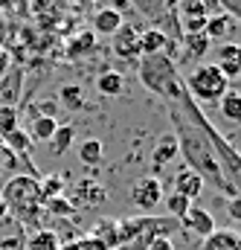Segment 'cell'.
<instances>
[{"instance_id":"cell-1","label":"cell","mask_w":241,"mask_h":250,"mask_svg":"<svg viewBox=\"0 0 241 250\" xmlns=\"http://www.w3.org/2000/svg\"><path fill=\"white\" fill-rule=\"evenodd\" d=\"M166 105L175 125L172 134L178 140V157L186 160V169H192L203 187L218 189L227 198L241 195V154L206 120L201 105L186 90Z\"/></svg>"},{"instance_id":"cell-2","label":"cell","mask_w":241,"mask_h":250,"mask_svg":"<svg viewBox=\"0 0 241 250\" xmlns=\"http://www.w3.org/2000/svg\"><path fill=\"white\" fill-rule=\"evenodd\" d=\"M137 76H140V84L148 93H154V96H160L166 102H175L186 90L181 73H178V64H175V59H169L166 53H160V56H142L137 62Z\"/></svg>"},{"instance_id":"cell-3","label":"cell","mask_w":241,"mask_h":250,"mask_svg":"<svg viewBox=\"0 0 241 250\" xmlns=\"http://www.w3.org/2000/svg\"><path fill=\"white\" fill-rule=\"evenodd\" d=\"M0 204L18 224H29L38 212H44L41 181L35 175H15V178H9L6 187L0 189Z\"/></svg>"},{"instance_id":"cell-4","label":"cell","mask_w":241,"mask_h":250,"mask_svg":"<svg viewBox=\"0 0 241 250\" xmlns=\"http://www.w3.org/2000/svg\"><path fill=\"white\" fill-rule=\"evenodd\" d=\"M181 227L175 218H154V215H140L114 224V248L120 250H145L157 236H166L169 230Z\"/></svg>"},{"instance_id":"cell-5","label":"cell","mask_w":241,"mask_h":250,"mask_svg":"<svg viewBox=\"0 0 241 250\" xmlns=\"http://www.w3.org/2000/svg\"><path fill=\"white\" fill-rule=\"evenodd\" d=\"M183 87L198 105H203V102H221V96L230 90V82L215 64H201L183 79Z\"/></svg>"},{"instance_id":"cell-6","label":"cell","mask_w":241,"mask_h":250,"mask_svg":"<svg viewBox=\"0 0 241 250\" xmlns=\"http://www.w3.org/2000/svg\"><path fill=\"white\" fill-rule=\"evenodd\" d=\"M163 181L157 175H145L140 178L134 187H131V204L140 209V212H154L160 204H163Z\"/></svg>"},{"instance_id":"cell-7","label":"cell","mask_w":241,"mask_h":250,"mask_svg":"<svg viewBox=\"0 0 241 250\" xmlns=\"http://www.w3.org/2000/svg\"><path fill=\"white\" fill-rule=\"evenodd\" d=\"M114 53L122 62H140L142 59V53H140V32L131 23H122L120 32L114 35Z\"/></svg>"},{"instance_id":"cell-8","label":"cell","mask_w":241,"mask_h":250,"mask_svg":"<svg viewBox=\"0 0 241 250\" xmlns=\"http://www.w3.org/2000/svg\"><path fill=\"white\" fill-rule=\"evenodd\" d=\"M218 12H221L218 0H178L175 3L178 21H206V18H212Z\"/></svg>"},{"instance_id":"cell-9","label":"cell","mask_w":241,"mask_h":250,"mask_svg":"<svg viewBox=\"0 0 241 250\" xmlns=\"http://www.w3.org/2000/svg\"><path fill=\"white\" fill-rule=\"evenodd\" d=\"M178 224H181L186 233L198 236V239H206V236L215 230V218H212V212H209V209H203V207H195V204L189 207V212L183 215Z\"/></svg>"},{"instance_id":"cell-10","label":"cell","mask_w":241,"mask_h":250,"mask_svg":"<svg viewBox=\"0 0 241 250\" xmlns=\"http://www.w3.org/2000/svg\"><path fill=\"white\" fill-rule=\"evenodd\" d=\"M198 250H241V233L233 227H215L206 239H201Z\"/></svg>"},{"instance_id":"cell-11","label":"cell","mask_w":241,"mask_h":250,"mask_svg":"<svg viewBox=\"0 0 241 250\" xmlns=\"http://www.w3.org/2000/svg\"><path fill=\"white\" fill-rule=\"evenodd\" d=\"M125 23L122 12H117L114 6H102L93 12V32L96 35H105V38H114L120 32V26Z\"/></svg>"},{"instance_id":"cell-12","label":"cell","mask_w":241,"mask_h":250,"mask_svg":"<svg viewBox=\"0 0 241 250\" xmlns=\"http://www.w3.org/2000/svg\"><path fill=\"white\" fill-rule=\"evenodd\" d=\"M215 67L227 76V82L230 79H239L241 76V47L239 44H224V47H218V62Z\"/></svg>"},{"instance_id":"cell-13","label":"cell","mask_w":241,"mask_h":250,"mask_svg":"<svg viewBox=\"0 0 241 250\" xmlns=\"http://www.w3.org/2000/svg\"><path fill=\"white\" fill-rule=\"evenodd\" d=\"M175 47V41H169V35L166 32H160V29H145V32H140V53L142 56H160V53H166V50H172Z\"/></svg>"},{"instance_id":"cell-14","label":"cell","mask_w":241,"mask_h":250,"mask_svg":"<svg viewBox=\"0 0 241 250\" xmlns=\"http://www.w3.org/2000/svg\"><path fill=\"white\" fill-rule=\"evenodd\" d=\"M203 189H206V187H203V181H201L192 169H186V166H183L181 172L175 175V192H178V195H183L186 201L201 198V195H203Z\"/></svg>"},{"instance_id":"cell-15","label":"cell","mask_w":241,"mask_h":250,"mask_svg":"<svg viewBox=\"0 0 241 250\" xmlns=\"http://www.w3.org/2000/svg\"><path fill=\"white\" fill-rule=\"evenodd\" d=\"M151 157H154V169H157V172H160L163 166H169L172 160H178V140H175V134H163V137H157Z\"/></svg>"},{"instance_id":"cell-16","label":"cell","mask_w":241,"mask_h":250,"mask_svg":"<svg viewBox=\"0 0 241 250\" xmlns=\"http://www.w3.org/2000/svg\"><path fill=\"white\" fill-rule=\"evenodd\" d=\"M239 26H236V21L227 15V12H218V15H212V18H206V26H203V35L209 38V41H218V38H227V35H233Z\"/></svg>"},{"instance_id":"cell-17","label":"cell","mask_w":241,"mask_h":250,"mask_svg":"<svg viewBox=\"0 0 241 250\" xmlns=\"http://www.w3.org/2000/svg\"><path fill=\"white\" fill-rule=\"evenodd\" d=\"M122 87H125V79H122L120 70H102L96 79V90L102 96H120Z\"/></svg>"},{"instance_id":"cell-18","label":"cell","mask_w":241,"mask_h":250,"mask_svg":"<svg viewBox=\"0 0 241 250\" xmlns=\"http://www.w3.org/2000/svg\"><path fill=\"white\" fill-rule=\"evenodd\" d=\"M23 250H61V242L53 230H35L23 242Z\"/></svg>"},{"instance_id":"cell-19","label":"cell","mask_w":241,"mask_h":250,"mask_svg":"<svg viewBox=\"0 0 241 250\" xmlns=\"http://www.w3.org/2000/svg\"><path fill=\"white\" fill-rule=\"evenodd\" d=\"M218 108H221V117H224V120L241 123V90H233V87H230V90L221 96Z\"/></svg>"},{"instance_id":"cell-20","label":"cell","mask_w":241,"mask_h":250,"mask_svg":"<svg viewBox=\"0 0 241 250\" xmlns=\"http://www.w3.org/2000/svg\"><path fill=\"white\" fill-rule=\"evenodd\" d=\"M183 47H186V56L189 59H203L209 50H212V41L203 35V32H195V35H181Z\"/></svg>"},{"instance_id":"cell-21","label":"cell","mask_w":241,"mask_h":250,"mask_svg":"<svg viewBox=\"0 0 241 250\" xmlns=\"http://www.w3.org/2000/svg\"><path fill=\"white\" fill-rule=\"evenodd\" d=\"M73 140H76L73 125H59V128H56V134L50 137V154H53V157H61V154L73 146Z\"/></svg>"},{"instance_id":"cell-22","label":"cell","mask_w":241,"mask_h":250,"mask_svg":"<svg viewBox=\"0 0 241 250\" xmlns=\"http://www.w3.org/2000/svg\"><path fill=\"white\" fill-rule=\"evenodd\" d=\"M79 160L84 166H99L102 163V140H96V137L81 140L79 143Z\"/></svg>"},{"instance_id":"cell-23","label":"cell","mask_w":241,"mask_h":250,"mask_svg":"<svg viewBox=\"0 0 241 250\" xmlns=\"http://www.w3.org/2000/svg\"><path fill=\"white\" fill-rule=\"evenodd\" d=\"M56 128H59V123H56V117L38 114V117L32 120V137H35V140H41V143H50V137L56 134Z\"/></svg>"},{"instance_id":"cell-24","label":"cell","mask_w":241,"mask_h":250,"mask_svg":"<svg viewBox=\"0 0 241 250\" xmlns=\"http://www.w3.org/2000/svg\"><path fill=\"white\" fill-rule=\"evenodd\" d=\"M61 250H111V248L105 245V239H99V236L93 233V236H81V239L67 242Z\"/></svg>"},{"instance_id":"cell-25","label":"cell","mask_w":241,"mask_h":250,"mask_svg":"<svg viewBox=\"0 0 241 250\" xmlns=\"http://www.w3.org/2000/svg\"><path fill=\"white\" fill-rule=\"evenodd\" d=\"M163 204H166V209H169V215H172L175 221H181L183 215L189 212V207H192V201H186V198L178 195V192H172L169 198H163Z\"/></svg>"},{"instance_id":"cell-26","label":"cell","mask_w":241,"mask_h":250,"mask_svg":"<svg viewBox=\"0 0 241 250\" xmlns=\"http://www.w3.org/2000/svg\"><path fill=\"white\" fill-rule=\"evenodd\" d=\"M79 195L87 201V207H102L105 204V189L99 187V184H79Z\"/></svg>"},{"instance_id":"cell-27","label":"cell","mask_w":241,"mask_h":250,"mask_svg":"<svg viewBox=\"0 0 241 250\" xmlns=\"http://www.w3.org/2000/svg\"><path fill=\"white\" fill-rule=\"evenodd\" d=\"M64 189V181L61 178H41V201H56Z\"/></svg>"},{"instance_id":"cell-28","label":"cell","mask_w":241,"mask_h":250,"mask_svg":"<svg viewBox=\"0 0 241 250\" xmlns=\"http://www.w3.org/2000/svg\"><path fill=\"white\" fill-rule=\"evenodd\" d=\"M221 3V12H227L236 23H241V0H218Z\"/></svg>"},{"instance_id":"cell-29","label":"cell","mask_w":241,"mask_h":250,"mask_svg":"<svg viewBox=\"0 0 241 250\" xmlns=\"http://www.w3.org/2000/svg\"><path fill=\"white\" fill-rule=\"evenodd\" d=\"M227 212H230L233 221H241V195H236V198L227 201Z\"/></svg>"},{"instance_id":"cell-30","label":"cell","mask_w":241,"mask_h":250,"mask_svg":"<svg viewBox=\"0 0 241 250\" xmlns=\"http://www.w3.org/2000/svg\"><path fill=\"white\" fill-rule=\"evenodd\" d=\"M145 250H175V242H172L169 236H157V239H154Z\"/></svg>"},{"instance_id":"cell-31","label":"cell","mask_w":241,"mask_h":250,"mask_svg":"<svg viewBox=\"0 0 241 250\" xmlns=\"http://www.w3.org/2000/svg\"><path fill=\"white\" fill-rule=\"evenodd\" d=\"M12 157H15V154L9 151V146H6V143H3V137H0V166H6Z\"/></svg>"}]
</instances>
